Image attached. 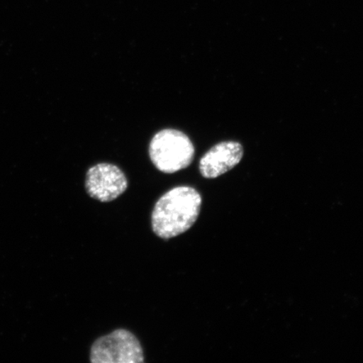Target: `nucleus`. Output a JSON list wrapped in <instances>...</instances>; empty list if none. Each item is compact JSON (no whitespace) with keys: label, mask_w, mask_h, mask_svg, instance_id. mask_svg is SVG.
Listing matches in <instances>:
<instances>
[{"label":"nucleus","mask_w":363,"mask_h":363,"mask_svg":"<svg viewBox=\"0 0 363 363\" xmlns=\"http://www.w3.org/2000/svg\"><path fill=\"white\" fill-rule=\"evenodd\" d=\"M93 363H142L144 353L138 338L125 329L95 340L90 352Z\"/></svg>","instance_id":"7ed1b4c3"},{"label":"nucleus","mask_w":363,"mask_h":363,"mask_svg":"<svg viewBox=\"0 0 363 363\" xmlns=\"http://www.w3.org/2000/svg\"><path fill=\"white\" fill-rule=\"evenodd\" d=\"M243 153L242 144L234 140L218 143L201 159L199 172L203 178L216 179L238 165Z\"/></svg>","instance_id":"39448f33"},{"label":"nucleus","mask_w":363,"mask_h":363,"mask_svg":"<svg viewBox=\"0 0 363 363\" xmlns=\"http://www.w3.org/2000/svg\"><path fill=\"white\" fill-rule=\"evenodd\" d=\"M86 191L101 202H111L128 188V180L119 167L111 163H98L91 167L86 175Z\"/></svg>","instance_id":"20e7f679"},{"label":"nucleus","mask_w":363,"mask_h":363,"mask_svg":"<svg viewBox=\"0 0 363 363\" xmlns=\"http://www.w3.org/2000/svg\"><path fill=\"white\" fill-rule=\"evenodd\" d=\"M195 148L183 131L163 129L154 135L149 144V156L156 169L172 174L187 169L194 161Z\"/></svg>","instance_id":"f03ea898"},{"label":"nucleus","mask_w":363,"mask_h":363,"mask_svg":"<svg viewBox=\"0 0 363 363\" xmlns=\"http://www.w3.org/2000/svg\"><path fill=\"white\" fill-rule=\"evenodd\" d=\"M202 197L189 186H179L158 199L152 214L153 233L169 240L186 233L198 220Z\"/></svg>","instance_id":"f257e3e1"}]
</instances>
